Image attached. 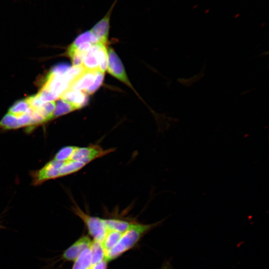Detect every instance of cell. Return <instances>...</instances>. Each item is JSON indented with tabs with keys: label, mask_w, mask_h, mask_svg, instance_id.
<instances>
[{
	"label": "cell",
	"mask_w": 269,
	"mask_h": 269,
	"mask_svg": "<svg viewBox=\"0 0 269 269\" xmlns=\"http://www.w3.org/2000/svg\"><path fill=\"white\" fill-rule=\"evenodd\" d=\"M163 220L150 225L131 223L128 230L123 234L115 246L105 253L104 259L109 261L117 258L132 248L144 232L156 227Z\"/></svg>",
	"instance_id": "1"
},
{
	"label": "cell",
	"mask_w": 269,
	"mask_h": 269,
	"mask_svg": "<svg viewBox=\"0 0 269 269\" xmlns=\"http://www.w3.org/2000/svg\"><path fill=\"white\" fill-rule=\"evenodd\" d=\"M105 73L100 70H86L70 85L68 88L78 90L87 94L94 93L101 85Z\"/></svg>",
	"instance_id": "2"
},
{
	"label": "cell",
	"mask_w": 269,
	"mask_h": 269,
	"mask_svg": "<svg viewBox=\"0 0 269 269\" xmlns=\"http://www.w3.org/2000/svg\"><path fill=\"white\" fill-rule=\"evenodd\" d=\"M72 210L83 221L94 241L102 242L107 232L104 219L87 214L76 205L72 208Z\"/></svg>",
	"instance_id": "3"
},
{
	"label": "cell",
	"mask_w": 269,
	"mask_h": 269,
	"mask_svg": "<svg viewBox=\"0 0 269 269\" xmlns=\"http://www.w3.org/2000/svg\"><path fill=\"white\" fill-rule=\"evenodd\" d=\"M114 151V148L105 150L98 145H91L86 147L76 146L70 160L80 161L87 164L94 160Z\"/></svg>",
	"instance_id": "4"
},
{
	"label": "cell",
	"mask_w": 269,
	"mask_h": 269,
	"mask_svg": "<svg viewBox=\"0 0 269 269\" xmlns=\"http://www.w3.org/2000/svg\"><path fill=\"white\" fill-rule=\"evenodd\" d=\"M63 162L53 159L40 169L33 171L32 173L33 184L37 185L47 180L60 177L59 170Z\"/></svg>",
	"instance_id": "5"
},
{
	"label": "cell",
	"mask_w": 269,
	"mask_h": 269,
	"mask_svg": "<svg viewBox=\"0 0 269 269\" xmlns=\"http://www.w3.org/2000/svg\"><path fill=\"white\" fill-rule=\"evenodd\" d=\"M108 52L109 60L107 69L108 72L133 89L120 58L113 48H109Z\"/></svg>",
	"instance_id": "6"
},
{
	"label": "cell",
	"mask_w": 269,
	"mask_h": 269,
	"mask_svg": "<svg viewBox=\"0 0 269 269\" xmlns=\"http://www.w3.org/2000/svg\"><path fill=\"white\" fill-rule=\"evenodd\" d=\"M117 1L118 0H115L105 15L97 22L90 30L96 36L99 42L105 44H107L108 42L111 16Z\"/></svg>",
	"instance_id": "7"
},
{
	"label": "cell",
	"mask_w": 269,
	"mask_h": 269,
	"mask_svg": "<svg viewBox=\"0 0 269 269\" xmlns=\"http://www.w3.org/2000/svg\"><path fill=\"white\" fill-rule=\"evenodd\" d=\"M69 84L63 76L49 73L43 86L45 87L59 97L69 88Z\"/></svg>",
	"instance_id": "8"
},
{
	"label": "cell",
	"mask_w": 269,
	"mask_h": 269,
	"mask_svg": "<svg viewBox=\"0 0 269 269\" xmlns=\"http://www.w3.org/2000/svg\"><path fill=\"white\" fill-rule=\"evenodd\" d=\"M61 99L71 104L77 109L85 106L88 102L87 94L81 91L68 88L60 97Z\"/></svg>",
	"instance_id": "9"
},
{
	"label": "cell",
	"mask_w": 269,
	"mask_h": 269,
	"mask_svg": "<svg viewBox=\"0 0 269 269\" xmlns=\"http://www.w3.org/2000/svg\"><path fill=\"white\" fill-rule=\"evenodd\" d=\"M91 244L88 237L80 238L64 252L62 258L66 261H75L84 250L90 247Z\"/></svg>",
	"instance_id": "10"
},
{
	"label": "cell",
	"mask_w": 269,
	"mask_h": 269,
	"mask_svg": "<svg viewBox=\"0 0 269 269\" xmlns=\"http://www.w3.org/2000/svg\"><path fill=\"white\" fill-rule=\"evenodd\" d=\"M98 43L93 44L85 56L82 63L86 70H99Z\"/></svg>",
	"instance_id": "11"
},
{
	"label": "cell",
	"mask_w": 269,
	"mask_h": 269,
	"mask_svg": "<svg viewBox=\"0 0 269 269\" xmlns=\"http://www.w3.org/2000/svg\"><path fill=\"white\" fill-rule=\"evenodd\" d=\"M90 247L84 250L76 259L72 269H90L91 268Z\"/></svg>",
	"instance_id": "12"
},
{
	"label": "cell",
	"mask_w": 269,
	"mask_h": 269,
	"mask_svg": "<svg viewBox=\"0 0 269 269\" xmlns=\"http://www.w3.org/2000/svg\"><path fill=\"white\" fill-rule=\"evenodd\" d=\"M123 234L118 231L107 229L105 236L101 242L105 253L115 246Z\"/></svg>",
	"instance_id": "13"
},
{
	"label": "cell",
	"mask_w": 269,
	"mask_h": 269,
	"mask_svg": "<svg viewBox=\"0 0 269 269\" xmlns=\"http://www.w3.org/2000/svg\"><path fill=\"white\" fill-rule=\"evenodd\" d=\"M86 164L83 162L73 160L65 161L59 170V177L64 176L77 172Z\"/></svg>",
	"instance_id": "14"
},
{
	"label": "cell",
	"mask_w": 269,
	"mask_h": 269,
	"mask_svg": "<svg viewBox=\"0 0 269 269\" xmlns=\"http://www.w3.org/2000/svg\"><path fill=\"white\" fill-rule=\"evenodd\" d=\"M107 229L114 230L122 233L125 232L131 223L126 221L116 219H104Z\"/></svg>",
	"instance_id": "15"
},
{
	"label": "cell",
	"mask_w": 269,
	"mask_h": 269,
	"mask_svg": "<svg viewBox=\"0 0 269 269\" xmlns=\"http://www.w3.org/2000/svg\"><path fill=\"white\" fill-rule=\"evenodd\" d=\"M92 266L100 262L104 259L105 252L101 242L94 241L90 245Z\"/></svg>",
	"instance_id": "16"
},
{
	"label": "cell",
	"mask_w": 269,
	"mask_h": 269,
	"mask_svg": "<svg viewBox=\"0 0 269 269\" xmlns=\"http://www.w3.org/2000/svg\"><path fill=\"white\" fill-rule=\"evenodd\" d=\"M75 110H77V109L73 105L60 99L55 103V108L53 118L68 114Z\"/></svg>",
	"instance_id": "17"
},
{
	"label": "cell",
	"mask_w": 269,
	"mask_h": 269,
	"mask_svg": "<svg viewBox=\"0 0 269 269\" xmlns=\"http://www.w3.org/2000/svg\"><path fill=\"white\" fill-rule=\"evenodd\" d=\"M29 105L25 99L20 100L14 103L9 109L8 113L18 117L26 113Z\"/></svg>",
	"instance_id": "18"
},
{
	"label": "cell",
	"mask_w": 269,
	"mask_h": 269,
	"mask_svg": "<svg viewBox=\"0 0 269 269\" xmlns=\"http://www.w3.org/2000/svg\"><path fill=\"white\" fill-rule=\"evenodd\" d=\"M20 127L17 118L8 113L0 121V128L4 130L16 129Z\"/></svg>",
	"instance_id": "19"
},
{
	"label": "cell",
	"mask_w": 269,
	"mask_h": 269,
	"mask_svg": "<svg viewBox=\"0 0 269 269\" xmlns=\"http://www.w3.org/2000/svg\"><path fill=\"white\" fill-rule=\"evenodd\" d=\"M55 108V102L54 101L44 102L36 111L43 117L47 122L53 118Z\"/></svg>",
	"instance_id": "20"
},
{
	"label": "cell",
	"mask_w": 269,
	"mask_h": 269,
	"mask_svg": "<svg viewBox=\"0 0 269 269\" xmlns=\"http://www.w3.org/2000/svg\"><path fill=\"white\" fill-rule=\"evenodd\" d=\"M75 146H66L61 148L54 155L53 159L65 161L70 160L71 155L75 148Z\"/></svg>",
	"instance_id": "21"
},
{
	"label": "cell",
	"mask_w": 269,
	"mask_h": 269,
	"mask_svg": "<svg viewBox=\"0 0 269 269\" xmlns=\"http://www.w3.org/2000/svg\"><path fill=\"white\" fill-rule=\"evenodd\" d=\"M42 102L54 101L59 97L44 86L37 94Z\"/></svg>",
	"instance_id": "22"
},
{
	"label": "cell",
	"mask_w": 269,
	"mask_h": 269,
	"mask_svg": "<svg viewBox=\"0 0 269 269\" xmlns=\"http://www.w3.org/2000/svg\"><path fill=\"white\" fill-rule=\"evenodd\" d=\"M70 67L67 63H60L54 66L50 70V73L55 75L63 76Z\"/></svg>",
	"instance_id": "23"
},
{
	"label": "cell",
	"mask_w": 269,
	"mask_h": 269,
	"mask_svg": "<svg viewBox=\"0 0 269 269\" xmlns=\"http://www.w3.org/2000/svg\"><path fill=\"white\" fill-rule=\"evenodd\" d=\"M29 107L36 110L42 104V102L38 95H35L28 97L25 99Z\"/></svg>",
	"instance_id": "24"
},
{
	"label": "cell",
	"mask_w": 269,
	"mask_h": 269,
	"mask_svg": "<svg viewBox=\"0 0 269 269\" xmlns=\"http://www.w3.org/2000/svg\"><path fill=\"white\" fill-rule=\"evenodd\" d=\"M107 261L104 259L100 262L91 266L90 269H106Z\"/></svg>",
	"instance_id": "25"
},
{
	"label": "cell",
	"mask_w": 269,
	"mask_h": 269,
	"mask_svg": "<svg viewBox=\"0 0 269 269\" xmlns=\"http://www.w3.org/2000/svg\"><path fill=\"white\" fill-rule=\"evenodd\" d=\"M0 227H1V226H0Z\"/></svg>",
	"instance_id": "26"
}]
</instances>
